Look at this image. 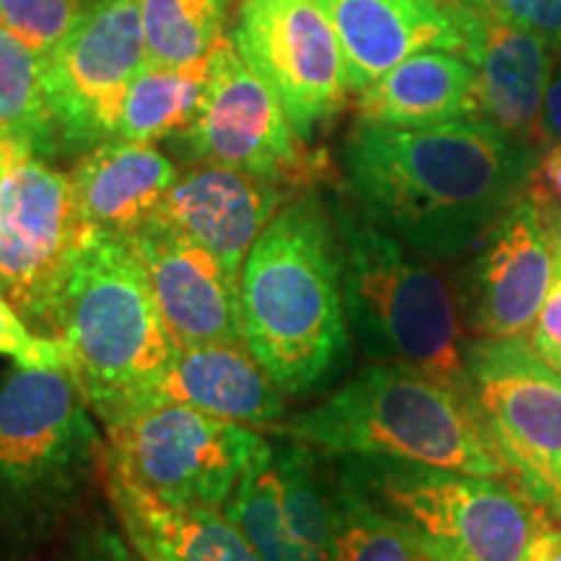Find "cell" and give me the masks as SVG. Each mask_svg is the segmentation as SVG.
Segmentation results:
<instances>
[{"label": "cell", "mask_w": 561, "mask_h": 561, "mask_svg": "<svg viewBox=\"0 0 561 561\" xmlns=\"http://www.w3.org/2000/svg\"><path fill=\"white\" fill-rule=\"evenodd\" d=\"M333 468L432 561H525L546 517L502 479L385 455H333Z\"/></svg>", "instance_id": "cell-7"}, {"label": "cell", "mask_w": 561, "mask_h": 561, "mask_svg": "<svg viewBox=\"0 0 561 561\" xmlns=\"http://www.w3.org/2000/svg\"><path fill=\"white\" fill-rule=\"evenodd\" d=\"M161 403L193 405L261 430H271L286 419L284 392L265 375L248 346L231 343L180 346L140 411Z\"/></svg>", "instance_id": "cell-20"}, {"label": "cell", "mask_w": 561, "mask_h": 561, "mask_svg": "<svg viewBox=\"0 0 561 561\" xmlns=\"http://www.w3.org/2000/svg\"><path fill=\"white\" fill-rule=\"evenodd\" d=\"M541 138L546 144H561V60L553 68L549 91H546L543 115H541Z\"/></svg>", "instance_id": "cell-34"}, {"label": "cell", "mask_w": 561, "mask_h": 561, "mask_svg": "<svg viewBox=\"0 0 561 561\" xmlns=\"http://www.w3.org/2000/svg\"><path fill=\"white\" fill-rule=\"evenodd\" d=\"M536 157L483 117L424 128L359 121L341 170L364 219L426 261L453 263L525 193Z\"/></svg>", "instance_id": "cell-1"}, {"label": "cell", "mask_w": 561, "mask_h": 561, "mask_svg": "<svg viewBox=\"0 0 561 561\" xmlns=\"http://www.w3.org/2000/svg\"><path fill=\"white\" fill-rule=\"evenodd\" d=\"M146 68L138 0H96L45 60L47 94L62 153H87L117 138L128 91Z\"/></svg>", "instance_id": "cell-12"}, {"label": "cell", "mask_w": 561, "mask_h": 561, "mask_svg": "<svg viewBox=\"0 0 561 561\" xmlns=\"http://www.w3.org/2000/svg\"><path fill=\"white\" fill-rule=\"evenodd\" d=\"M221 512L240 528L261 561H335L331 553H320L301 543L286 523L273 476L271 445L242 476Z\"/></svg>", "instance_id": "cell-26"}, {"label": "cell", "mask_w": 561, "mask_h": 561, "mask_svg": "<svg viewBox=\"0 0 561 561\" xmlns=\"http://www.w3.org/2000/svg\"><path fill=\"white\" fill-rule=\"evenodd\" d=\"M130 242L178 346H244L240 278L214 252L157 224L140 229Z\"/></svg>", "instance_id": "cell-16"}, {"label": "cell", "mask_w": 561, "mask_h": 561, "mask_svg": "<svg viewBox=\"0 0 561 561\" xmlns=\"http://www.w3.org/2000/svg\"><path fill=\"white\" fill-rule=\"evenodd\" d=\"M58 335L104 430L144 409L180 348L133 242L89 229L62 276Z\"/></svg>", "instance_id": "cell-5"}, {"label": "cell", "mask_w": 561, "mask_h": 561, "mask_svg": "<svg viewBox=\"0 0 561 561\" xmlns=\"http://www.w3.org/2000/svg\"><path fill=\"white\" fill-rule=\"evenodd\" d=\"M541 214L546 216L551 227V237H553V276H551V286L549 294H546V301L538 312L536 322H533L530 331V346L546 364H551L553 369L561 371V224L559 216L553 214V208L541 206Z\"/></svg>", "instance_id": "cell-31"}, {"label": "cell", "mask_w": 561, "mask_h": 561, "mask_svg": "<svg viewBox=\"0 0 561 561\" xmlns=\"http://www.w3.org/2000/svg\"><path fill=\"white\" fill-rule=\"evenodd\" d=\"M50 561H146L125 536L110 500L96 496L66 525L53 543Z\"/></svg>", "instance_id": "cell-28"}, {"label": "cell", "mask_w": 561, "mask_h": 561, "mask_svg": "<svg viewBox=\"0 0 561 561\" xmlns=\"http://www.w3.org/2000/svg\"><path fill=\"white\" fill-rule=\"evenodd\" d=\"M146 66L180 68L206 60L227 37L231 0H138Z\"/></svg>", "instance_id": "cell-25"}, {"label": "cell", "mask_w": 561, "mask_h": 561, "mask_svg": "<svg viewBox=\"0 0 561 561\" xmlns=\"http://www.w3.org/2000/svg\"><path fill=\"white\" fill-rule=\"evenodd\" d=\"M335 489H339L335 561H432L401 525L371 507L359 491L343 483L339 476H335Z\"/></svg>", "instance_id": "cell-27"}, {"label": "cell", "mask_w": 561, "mask_h": 561, "mask_svg": "<svg viewBox=\"0 0 561 561\" xmlns=\"http://www.w3.org/2000/svg\"><path fill=\"white\" fill-rule=\"evenodd\" d=\"M104 432V460L138 486L214 510L271 445L250 426L182 403L151 405Z\"/></svg>", "instance_id": "cell-9"}, {"label": "cell", "mask_w": 561, "mask_h": 561, "mask_svg": "<svg viewBox=\"0 0 561 561\" xmlns=\"http://www.w3.org/2000/svg\"><path fill=\"white\" fill-rule=\"evenodd\" d=\"M178 178V167L157 146L123 138L87 151L70 172L83 227L121 240L149 227Z\"/></svg>", "instance_id": "cell-21"}, {"label": "cell", "mask_w": 561, "mask_h": 561, "mask_svg": "<svg viewBox=\"0 0 561 561\" xmlns=\"http://www.w3.org/2000/svg\"><path fill=\"white\" fill-rule=\"evenodd\" d=\"M102 489L146 561H261L240 528L214 507L167 502L102 460Z\"/></svg>", "instance_id": "cell-19"}, {"label": "cell", "mask_w": 561, "mask_h": 561, "mask_svg": "<svg viewBox=\"0 0 561 561\" xmlns=\"http://www.w3.org/2000/svg\"><path fill=\"white\" fill-rule=\"evenodd\" d=\"M437 3H447V5H466V9H489L486 0H437Z\"/></svg>", "instance_id": "cell-36"}, {"label": "cell", "mask_w": 561, "mask_h": 561, "mask_svg": "<svg viewBox=\"0 0 561 561\" xmlns=\"http://www.w3.org/2000/svg\"><path fill=\"white\" fill-rule=\"evenodd\" d=\"M460 273L462 325L479 341L528 339L553 276L551 227L523 193L476 248Z\"/></svg>", "instance_id": "cell-14"}, {"label": "cell", "mask_w": 561, "mask_h": 561, "mask_svg": "<svg viewBox=\"0 0 561 561\" xmlns=\"http://www.w3.org/2000/svg\"><path fill=\"white\" fill-rule=\"evenodd\" d=\"M0 356H11L24 369H66L73 375V351L66 339L39 335L30 331L16 307L0 294Z\"/></svg>", "instance_id": "cell-30"}, {"label": "cell", "mask_w": 561, "mask_h": 561, "mask_svg": "<svg viewBox=\"0 0 561 561\" xmlns=\"http://www.w3.org/2000/svg\"><path fill=\"white\" fill-rule=\"evenodd\" d=\"M83 234L70 174L0 136V294L34 333L60 339V286Z\"/></svg>", "instance_id": "cell-8"}, {"label": "cell", "mask_w": 561, "mask_h": 561, "mask_svg": "<svg viewBox=\"0 0 561 561\" xmlns=\"http://www.w3.org/2000/svg\"><path fill=\"white\" fill-rule=\"evenodd\" d=\"M525 193L536 203L561 210V144H549L538 153Z\"/></svg>", "instance_id": "cell-33"}, {"label": "cell", "mask_w": 561, "mask_h": 561, "mask_svg": "<svg viewBox=\"0 0 561 561\" xmlns=\"http://www.w3.org/2000/svg\"><path fill=\"white\" fill-rule=\"evenodd\" d=\"M496 16L525 26L561 50V0H486Z\"/></svg>", "instance_id": "cell-32"}, {"label": "cell", "mask_w": 561, "mask_h": 561, "mask_svg": "<svg viewBox=\"0 0 561 561\" xmlns=\"http://www.w3.org/2000/svg\"><path fill=\"white\" fill-rule=\"evenodd\" d=\"M104 442L66 369L0 380V561H37L94 500Z\"/></svg>", "instance_id": "cell-3"}, {"label": "cell", "mask_w": 561, "mask_h": 561, "mask_svg": "<svg viewBox=\"0 0 561 561\" xmlns=\"http://www.w3.org/2000/svg\"><path fill=\"white\" fill-rule=\"evenodd\" d=\"M229 37L305 140L343 110L351 91L346 58L318 0H237Z\"/></svg>", "instance_id": "cell-13"}, {"label": "cell", "mask_w": 561, "mask_h": 561, "mask_svg": "<svg viewBox=\"0 0 561 561\" xmlns=\"http://www.w3.org/2000/svg\"><path fill=\"white\" fill-rule=\"evenodd\" d=\"M525 561H561V528H557V523L549 517H543Z\"/></svg>", "instance_id": "cell-35"}, {"label": "cell", "mask_w": 561, "mask_h": 561, "mask_svg": "<svg viewBox=\"0 0 561 561\" xmlns=\"http://www.w3.org/2000/svg\"><path fill=\"white\" fill-rule=\"evenodd\" d=\"M0 136L24 140L45 159L62 153L45 58L5 30H0Z\"/></svg>", "instance_id": "cell-24"}, {"label": "cell", "mask_w": 561, "mask_h": 561, "mask_svg": "<svg viewBox=\"0 0 561 561\" xmlns=\"http://www.w3.org/2000/svg\"><path fill=\"white\" fill-rule=\"evenodd\" d=\"M214 55V53H210ZM180 68L146 66L125 100L117 138L136 144L178 138L195 123L206 102L214 58Z\"/></svg>", "instance_id": "cell-23"}, {"label": "cell", "mask_w": 561, "mask_h": 561, "mask_svg": "<svg viewBox=\"0 0 561 561\" xmlns=\"http://www.w3.org/2000/svg\"><path fill=\"white\" fill-rule=\"evenodd\" d=\"M268 432L328 455H385L515 481L473 392L405 364H369L325 401Z\"/></svg>", "instance_id": "cell-4"}, {"label": "cell", "mask_w": 561, "mask_h": 561, "mask_svg": "<svg viewBox=\"0 0 561 561\" xmlns=\"http://www.w3.org/2000/svg\"><path fill=\"white\" fill-rule=\"evenodd\" d=\"M341 244L343 301L348 325L371 362L405 364L462 392L468 339L462 335L458 286L426 257L343 203L331 208Z\"/></svg>", "instance_id": "cell-6"}, {"label": "cell", "mask_w": 561, "mask_h": 561, "mask_svg": "<svg viewBox=\"0 0 561 561\" xmlns=\"http://www.w3.org/2000/svg\"><path fill=\"white\" fill-rule=\"evenodd\" d=\"M356 117L392 128L479 117L476 70L458 53H416L356 91Z\"/></svg>", "instance_id": "cell-22"}, {"label": "cell", "mask_w": 561, "mask_h": 561, "mask_svg": "<svg viewBox=\"0 0 561 561\" xmlns=\"http://www.w3.org/2000/svg\"><path fill=\"white\" fill-rule=\"evenodd\" d=\"M210 83L201 115L182 136L180 151L195 164H219L307 191L320 174V161L289 121L268 81L242 58L231 37L216 47Z\"/></svg>", "instance_id": "cell-11"}, {"label": "cell", "mask_w": 561, "mask_h": 561, "mask_svg": "<svg viewBox=\"0 0 561 561\" xmlns=\"http://www.w3.org/2000/svg\"><path fill=\"white\" fill-rule=\"evenodd\" d=\"M244 346L284 396L307 398L351 362L341 244L333 214L312 187L273 216L242 263Z\"/></svg>", "instance_id": "cell-2"}, {"label": "cell", "mask_w": 561, "mask_h": 561, "mask_svg": "<svg viewBox=\"0 0 561 561\" xmlns=\"http://www.w3.org/2000/svg\"><path fill=\"white\" fill-rule=\"evenodd\" d=\"M473 401L517 486L561 523V371L528 339H468Z\"/></svg>", "instance_id": "cell-10"}, {"label": "cell", "mask_w": 561, "mask_h": 561, "mask_svg": "<svg viewBox=\"0 0 561 561\" xmlns=\"http://www.w3.org/2000/svg\"><path fill=\"white\" fill-rule=\"evenodd\" d=\"M541 206H543V203H541ZM549 208H551V206H549ZM553 214L559 216V224H561V210H559V208H553Z\"/></svg>", "instance_id": "cell-37"}, {"label": "cell", "mask_w": 561, "mask_h": 561, "mask_svg": "<svg viewBox=\"0 0 561 561\" xmlns=\"http://www.w3.org/2000/svg\"><path fill=\"white\" fill-rule=\"evenodd\" d=\"M291 191L280 182L219 164H195L182 172L149 224L203 244L240 278V268L286 203Z\"/></svg>", "instance_id": "cell-17"}, {"label": "cell", "mask_w": 561, "mask_h": 561, "mask_svg": "<svg viewBox=\"0 0 561 561\" xmlns=\"http://www.w3.org/2000/svg\"><path fill=\"white\" fill-rule=\"evenodd\" d=\"M346 58L351 91L367 89L416 53L445 50L466 58L481 13L437 0H318Z\"/></svg>", "instance_id": "cell-15"}, {"label": "cell", "mask_w": 561, "mask_h": 561, "mask_svg": "<svg viewBox=\"0 0 561 561\" xmlns=\"http://www.w3.org/2000/svg\"><path fill=\"white\" fill-rule=\"evenodd\" d=\"M553 47L536 32L483 11L466 60L476 70L479 117L533 146L541 138L546 91L553 76Z\"/></svg>", "instance_id": "cell-18"}, {"label": "cell", "mask_w": 561, "mask_h": 561, "mask_svg": "<svg viewBox=\"0 0 561 561\" xmlns=\"http://www.w3.org/2000/svg\"><path fill=\"white\" fill-rule=\"evenodd\" d=\"M81 16L79 0H0V30L50 58Z\"/></svg>", "instance_id": "cell-29"}]
</instances>
